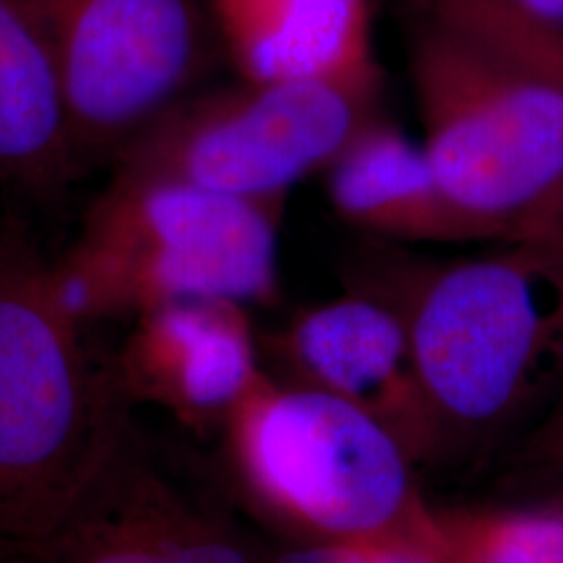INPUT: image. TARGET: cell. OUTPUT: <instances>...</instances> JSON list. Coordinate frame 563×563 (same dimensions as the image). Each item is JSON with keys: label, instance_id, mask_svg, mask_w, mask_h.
Listing matches in <instances>:
<instances>
[{"label": "cell", "instance_id": "cell-1", "mask_svg": "<svg viewBox=\"0 0 563 563\" xmlns=\"http://www.w3.org/2000/svg\"><path fill=\"white\" fill-rule=\"evenodd\" d=\"M362 288L407 323L439 451L543 418L563 390V228L449 262L388 255Z\"/></svg>", "mask_w": 563, "mask_h": 563}, {"label": "cell", "instance_id": "cell-2", "mask_svg": "<svg viewBox=\"0 0 563 563\" xmlns=\"http://www.w3.org/2000/svg\"><path fill=\"white\" fill-rule=\"evenodd\" d=\"M55 265L0 239V549L36 543L132 428L115 363L92 360Z\"/></svg>", "mask_w": 563, "mask_h": 563}, {"label": "cell", "instance_id": "cell-3", "mask_svg": "<svg viewBox=\"0 0 563 563\" xmlns=\"http://www.w3.org/2000/svg\"><path fill=\"white\" fill-rule=\"evenodd\" d=\"M407 67L444 190L505 242L563 228L562 88L418 11Z\"/></svg>", "mask_w": 563, "mask_h": 563}, {"label": "cell", "instance_id": "cell-4", "mask_svg": "<svg viewBox=\"0 0 563 563\" xmlns=\"http://www.w3.org/2000/svg\"><path fill=\"white\" fill-rule=\"evenodd\" d=\"M282 209L184 181L111 178L55 263L60 290L84 320L190 299L269 302Z\"/></svg>", "mask_w": 563, "mask_h": 563}, {"label": "cell", "instance_id": "cell-5", "mask_svg": "<svg viewBox=\"0 0 563 563\" xmlns=\"http://www.w3.org/2000/svg\"><path fill=\"white\" fill-rule=\"evenodd\" d=\"M228 422L249 488L302 537L407 544L444 563L439 514L413 484L411 457L360 407L263 372Z\"/></svg>", "mask_w": 563, "mask_h": 563}, {"label": "cell", "instance_id": "cell-6", "mask_svg": "<svg viewBox=\"0 0 563 563\" xmlns=\"http://www.w3.org/2000/svg\"><path fill=\"white\" fill-rule=\"evenodd\" d=\"M380 90L322 80L246 81L190 92L118 157L113 178L174 180L249 201L284 202L325 172Z\"/></svg>", "mask_w": 563, "mask_h": 563}, {"label": "cell", "instance_id": "cell-7", "mask_svg": "<svg viewBox=\"0 0 563 563\" xmlns=\"http://www.w3.org/2000/svg\"><path fill=\"white\" fill-rule=\"evenodd\" d=\"M76 165L115 159L180 101L218 41L205 0H38Z\"/></svg>", "mask_w": 563, "mask_h": 563}, {"label": "cell", "instance_id": "cell-8", "mask_svg": "<svg viewBox=\"0 0 563 563\" xmlns=\"http://www.w3.org/2000/svg\"><path fill=\"white\" fill-rule=\"evenodd\" d=\"M7 563H262L232 520L165 470L132 426L46 537Z\"/></svg>", "mask_w": 563, "mask_h": 563}, {"label": "cell", "instance_id": "cell-9", "mask_svg": "<svg viewBox=\"0 0 563 563\" xmlns=\"http://www.w3.org/2000/svg\"><path fill=\"white\" fill-rule=\"evenodd\" d=\"M286 380L351 402L388 428L411 462L439 451V432L401 313L362 288L307 307L278 341Z\"/></svg>", "mask_w": 563, "mask_h": 563}, {"label": "cell", "instance_id": "cell-10", "mask_svg": "<svg viewBox=\"0 0 563 563\" xmlns=\"http://www.w3.org/2000/svg\"><path fill=\"white\" fill-rule=\"evenodd\" d=\"M244 309L190 299L136 316L118 360L130 397L163 402L184 420L228 418L263 374Z\"/></svg>", "mask_w": 563, "mask_h": 563}, {"label": "cell", "instance_id": "cell-11", "mask_svg": "<svg viewBox=\"0 0 563 563\" xmlns=\"http://www.w3.org/2000/svg\"><path fill=\"white\" fill-rule=\"evenodd\" d=\"M323 174L334 213L374 242H505L444 190L422 142L378 113L363 121Z\"/></svg>", "mask_w": 563, "mask_h": 563}, {"label": "cell", "instance_id": "cell-12", "mask_svg": "<svg viewBox=\"0 0 563 563\" xmlns=\"http://www.w3.org/2000/svg\"><path fill=\"white\" fill-rule=\"evenodd\" d=\"M246 81L322 80L380 90L369 0H205Z\"/></svg>", "mask_w": 563, "mask_h": 563}, {"label": "cell", "instance_id": "cell-13", "mask_svg": "<svg viewBox=\"0 0 563 563\" xmlns=\"http://www.w3.org/2000/svg\"><path fill=\"white\" fill-rule=\"evenodd\" d=\"M76 167L38 0H0V178L48 186Z\"/></svg>", "mask_w": 563, "mask_h": 563}, {"label": "cell", "instance_id": "cell-14", "mask_svg": "<svg viewBox=\"0 0 563 563\" xmlns=\"http://www.w3.org/2000/svg\"><path fill=\"white\" fill-rule=\"evenodd\" d=\"M409 7L495 46L563 90V30L507 0H409Z\"/></svg>", "mask_w": 563, "mask_h": 563}, {"label": "cell", "instance_id": "cell-15", "mask_svg": "<svg viewBox=\"0 0 563 563\" xmlns=\"http://www.w3.org/2000/svg\"><path fill=\"white\" fill-rule=\"evenodd\" d=\"M444 563H544L520 511L439 514Z\"/></svg>", "mask_w": 563, "mask_h": 563}, {"label": "cell", "instance_id": "cell-16", "mask_svg": "<svg viewBox=\"0 0 563 563\" xmlns=\"http://www.w3.org/2000/svg\"><path fill=\"white\" fill-rule=\"evenodd\" d=\"M520 463L551 476H563V390L522 441Z\"/></svg>", "mask_w": 563, "mask_h": 563}, {"label": "cell", "instance_id": "cell-17", "mask_svg": "<svg viewBox=\"0 0 563 563\" xmlns=\"http://www.w3.org/2000/svg\"><path fill=\"white\" fill-rule=\"evenodd\" d=\"M518 511L544 563H563V504Z\"/></svg>", "mask_w": 563, "mask_h": 563}, {"label": "cell", "instance_id": "cell-18", "mask_svg": "<svg viewBox=\"0 0 563 563\" xmlns=\"http://www.w3.org/2000/svg\"><path fill=\"white\" fill-rule=\"evenodd\" d=\"M342 563H443L441 558L407 544H342Z\"/></svg>", "mask_w": 563, "mask_h": 563}, {"label": "cell", "instance_id": "cell-19", "mask_svg": "<svg viewBox=\"0 0 563 563\" xmlns=\"http://www.w3.org/2000/svg\"><path fill=\"white\" fill-rule=\"evenodd\" d=\"M342 544L311 543L297 547L267 563H342Z\"/></svg>", "mask_w": 563, "mask_h": 563}, {"label": "cell", "instance_id": "cell-20", "mask_svg": "<svg viewBox=\"0 0 563 563\" xmlns=\"http://www.w3.org/2000/svg\"><path fill=\"white\" fill-rule=\"evenodd\" d=\"M522 13L543 21L551 27L563 30V0H507Z\"/></svg>", "mask_w": 563, "mask_h": 563}, {"label": "cell", "instance_id": "cell-21", "mask_svg": "<svg viewBox=\"0 0 563 563\" xmlns=\"http://www.w3.org/2000/svg\"><path fill=\"white\" fill-rule=\"evenodd\" d=\"M0 563H7V562H4V560H2V558H0Z\"/></svg>", "mask_w": 563, "mask_h": 563}]
</instances>
